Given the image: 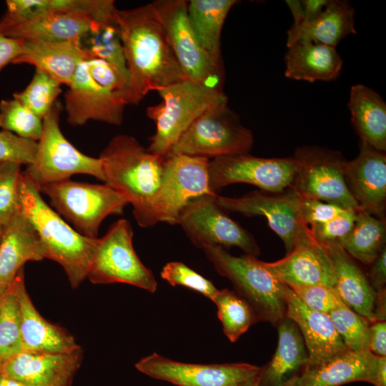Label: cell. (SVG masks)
Returning a JSON list of instances; mask_svg holds the SVG:
<instances>
[{
    "label": "cell",
    "mask_w": 386,
    "mask_h": 386,
    "mask_svg": "<svg viewBox=\"0 0 386 386\" xmlns=\"http://www.w3.org/2000/svg\"><path fill=\"white\" fill-rule=\"evenodd\" d=\"M84 39L87 41L84 46L91 56L105 61L117 71L127 88L129 102V79L116 18L102 24Z\"/></svg>",
    "instance_id": "cell-35"
},
{
    "label": "cell",
    "mask_w": 386,
    "mask_h": 386,
    "mask_svg": "<svg viewBox=\"0 0 386 386\" xmlns=\"http://www.w3.org/2000/svg\"><path fill=\"white\" fill-rule=\"evenodd\" d=\"M116 21L129 79V104H138L149 91L187 79L152 2L117 9Z\"/></svg>",
    "instance_id": "cell-1"
},
{
    "label": "cell",
    "mask_w": 386,
    "mask_h": 386,
    "mask_svg": "<svg viewBox=\"0 0 386 386\" xmlns=\"http://www.w3.org/2000/svg\"><path fill=\"white\" fill-rule=\"evenodd\" d=\"M209 159L183 154L167 155L161 184L139 208L133 210L141 227L159 222L177 224L179 214L194 198L212 192L209 186Z\"/></svg>",
    "instance_id": "cell-6"
},
{
    "label": "cell",
    "mask_w": 386,
    "mask_h": 386,
    "mask_svg": "<svg viewBox=\"0 0 386 386\" xmlns=\"http://www.w3.org/2000/svg\"><path fill=\"white\" fill-rule=\"evenodd\" d=\"M24 40L9 37L0 29V71L22 52Z\"/></svg>",
    "instance_id": "cell-48"
},
{
    "label": "cell",
    "mask_w": 386,
    "mask_h": 386,
    "mask_svg": "<svg viewBox=\"0 0 386 386\" xmlns=\"http://www.w3.org/2000/svg\"><path fill=\"white\" fill-rule=\"evenodd\" d=\"M21 165L0 163V225L5 226L20 209L19 184Z\"/></svg>",
    "instance_id": "cell-41"
},
{
    "label": "cell",
    "mask_w": 386,
    "mask_h": 386,
    "mask_svg": "<svg viewBox=\"0 0 386 386\" xmlns=\"http://www.w3.org/2000/svg\"><path fill=\"white\" fill-rule=\"evenodd\" d=\"M356 212L347 209L343 214L327 222L308 227L312 236L323 245L332 242L340 243L351 231Z\"/></svg>",
    "instance_id": "cell-45"
},
{
    "label": "cell",
    "mask_w": 386,
    "mask_h": 386,
    "mask_svg": "<svg viewBox=\"0 0 386 386\" xmlns=\"http://www.w3.org/2000/svg\"><path fill=\"white\" fill-rule=\"evenodd\" d=\"M3 233H4V226L0 225V244H1V242Z\"/></svg>",
    "instance_id": "cell-56"
},
{
    "label": "cell",
    "mask_w": 386,
    "mask_h": 386,
    "mask_svg": "<svg viewBox=\"0 0 386 386\" xmlns=\"http://www.w3.org/2000/svg\"><path fill=\"white\" fill-rule=\"evenodd\" d=\"M297 171L290 189L298 195L357 211L345 177L346 160L337 151L317 146L298 147Z\"/></svg>",
    "instance_id": "cell-12"
},
{
    "label": "cell",
    "mask_w": 386,
    "mask_h": 386,
    "mask_svg": "<svg viewBox=\"0 0 386 386\" xmlns=\"http://www.w3.org/2000/svg\"><path fill=\"white\" fill-rule=\"evenodd\" d=\"M12 283L19 304L23 351L64 353L81 347L71 334L47 321L37 311L26 289L24 267Z\"/></svg>",
    "instance_id": "cell-22"
},
{
    "label": "cell",
    "mask_w": 386,
    "mask_h": 386,
    "mask_svg": "<svg viewBox=\"0 0 386 386\" xmlns=\"http://www.w3.org/2000/svg\"><path fill=\"white\" fill-rule=\"evenodd\" d=\"M83 355L81 347L64 353L23 351L2 363L1 374L26 386H71Z\"/></svg>",
    "instance_id": "cell-19"
},
{
    "label": "cell",
    "mask_w": 386,
    "mask_h": 386,
    "mask_svg": "<svg viewBox=\"0 0 386 386\" xmlns=\"http://www.w3.org/2000/svg\"><path fill=\"white\" fill-rule=\"evenodd\" d=\"M0 386H26L23 383L6 377L0 373Z\"/></svg>",
    "instance_id": "cell-54"
},
{
    "label": "cell",
    "mask_w": 386,
    "mask_h": 386,
    "mask_svg": "<svg viewBox=\"0 0 386 386\" xmlns=\"http://www.w3.org/2000/svg\"><path fill=\"white\" fill-rule=\"evenodd\" d=\"M345 346L352 351H368L370 321L342 301L329 314Z\"/></svg>",
    "instance_id": "cell-39"
},
{
    "label": "cell",
    "mask_w": 386,
    "mask_h": 386,
    "mask_svg": "<svg viewBox=\"0 0 386 386\" xmlns=\"http://www.w3.org/2000/svg\"><path fill=\"white\" fill-rule=\"evenodd\" d=\"M128 102L127 88L117 71L94 57L79 63L64 94L67 122L72 126L91 120L120 125Z\"/></svg>",
    "instance_id": "cell-3"
},
{
    "label": "cell",
    "mask_w": 386,
    "mask_h": 386,
    "mask_svg": "<svg viewBox=\"0 0 386 386\" xmlns=\"http://www.w3.org/2000/svg\"><path fill=\"white\" fill-rule=\"evenodd\" d=\"M297 197L302 218L308 227L327 222L349 209L318 199L306 198L298 194Z\"/></svg>",
    "instance_id": "cell-46"
},
{
    "label": "cell",
    "mask_w": 386,
    "mask_h": 386,
    "mask_svg": "<svg viewBox=\"0 0 386 386\" xmlns=\"http://www.w3.org/2000/svg\"><path fill=\"white\" fill-rule=\"evenodd\" d=\"M253 144L251 130L242 124L237 113L224 104L208 109L195 119L167 155L183 154L212 159L249 154Z\"/></svg>",
    "instance_id": "cell-9"
},
{
    "label": "cell",
    "mask_w": 386,
    "mask_h": 386,
    "mask_svg": "<svg viewBox=\"0 0 386 386\" xmlns=\"http://www.w3.org/2000/svg\"><path fill=\"white\" fill-rule=\"evenodd\" d=\"M44 258V248L36 231L19 209L4 227L0 244V287H7L26 262Z\"/></svg>",
    "instance_id": "cell-26"
},
{
    "label": "cell",
    "mask_w": 386,
    "mask_h": 386,
    "mask_svg": "<svg viewBox=\"0 0 386 386\" xmlns=\"http://www.w3.org/2000/svg\"><path fill=\"white\" fill-rule=\"evenodd\" d=\"M284 61L287 78L311 83L336 79L343 64L336 47L310 41L287 47Z\"/></svg>",
    "instance_id": "cell-30"
},
{
    "label": "cell",
    "mask_w": 386,
    "mask_h": 386,
    "mask_svg": "<svg viewBox=\"0 0 386 386\" xmlns=\"http://www.w3.org/2000/svg\"><path fill=\"white\" fill-rule=\"evenodd\" d=\"M374 386H386V357H378Z\"/></svg>",
    "instance_id": "cell-52"
},
{
    "label": "cell",
    "mask_w": 386,
    "mask_h": 386,
    "mask_svg": "<svg viewBox=\"0 0 386 386\" xmlns=\"http://www.w3.org/2000/svg\"><path fill=\"white\" fill-rule=\"evenodd\" d=\"M348 108L360 141L385 152L386 104L382 98L373 89L355 84L350 91Z\"/></svg>",
    "instance_id": "cell-32"
},
{
    "label": "cell",
    "mask_w": 386,
    "mask_h": 386,
    "mask_svg": "<svg viewBox=\"0 0 386 386\" xmlns=\"http://www.w3.org/2000/svg\"><path fill=\"white\" fill-rule=\"evenodd\" d=\"M375 321H385L386 318V291L377 292L375 308Z\"/></svg>",
    "instance_id": "cell-51"
},
{
    "label": "cell",
    "mask_w": 386,
    "mask_h": 386,
    "mask_svg": "<svg viewBox=\"0 0 386 386\" xmlns=\"http://www.w3.org/2000/svg\"><path fill=\"white\" fill-rule=\"evenodd\" d=\"M106 184L137 209L158 189L165 157L155 155L134 137H114L100 154Z\"/></svg>",
    "instance_id": "cell-5"
},
{
    "label": "cell",
    "mask_w": 386,
    "mask_h": 386,
    "mask_svg": "<svg viewBox=\"0 0 386 386\" xmlns=\"http://www.w3.org/2000/svg\"><path fill=\"white\" fill-rule=\"evenodd\" d=\"M371 265L367 278L373 290L378 292L385 290L386 248L385 247Z\"/></svg>",
    "instance_id": "cell-49"
},
{
    "label": "cell",
    "mask_w": 386,
    "mask_h": 386,
    "mask_svg": "<svg viewBox=\"0 0 386 386\" xmlns=\"http://www.w3.org/2000/svg\"><path fill=\"white\" fill-rule=\"evenodd\" d=\"M385 219L359 209L351 231L340 244L352 258L370 265L385 247Z\"/></svg>",
    "instance_id": "cell-33"
},
{
    "label": "cell",
    "mask_w": 386,
    "mask_h": 386,
    "mask_svg": "<svg viewBox=\"0 0 386 386\" xmlns=\"http://www.w3.org/2000/svg\"><path fill=\"white\" fill-rule=\"evenodd\" d=\"M146 375L177 386H242L258 380L261 367L248 363L194 364L154 352L135 364Z\"/></svg>",
    "instance_id": "cell-17"
},
{
    "label": "cell",
    "mask_w": 386,
    "mask_h": 386,
    "mask_svg": "<svg viewBox=\"0 0 386 386\" xmlns=\"http://www.w3.org/2000/svg\"><path fill=\"white\" fill-rule=\"evenodd\" d=\"M301 2L303 8V21L302 23H304L310 21L316 16H317L320 13H321L328 4L329 1L304 0L301 1Z\"/></svg>",
    "instance_id": "cell-50"
},
{
    "label": "cell",
    "mask_w": 386,
    "mask_h": 386,
    "mask_svg": "<svg viewBox=\"0 0 386 386\" xmlns=\"http://www.w3.org/2000/svg\"><path fill=\"white\" fill-rule=\"evenodd\" d=\"M161 277L172 286H183L212 300L218 289L212 281L181 262H169L162 268Z\"/></svg>",
    "instance_id": "cell-42"
},
{
    "label": "cell",
    "mask_w": 386,
    "mask_h": 386,
    "mask_svg": "<svg viewBox=\"0 0 386 386\" xmlns=\"http://www.w3.org/2000/svg\"><path fill=\"white\" fill-rule=\"evenodd\" d=\"M328 250L334 265L336 284L335 290L341 300L351 310L375 322V308L377 292L367 277L340 243L324 245Z\"/></svg>",
    "instance_id": "cell-28"
},
{
    "label": "cell",
    "mask_w": 386,
    "mask_h": 386,
    "mask_svg": "<svg viewBox=\"0 0 386 386\" xmlns=\"http://www.w3.org/2000/svg\"><path fill=\"white\" fill-rule=\"evenodd\" d=\"M19 194L20 209L36 231L45 258L59 264L71 287H78L87 277L98 238L85 237L70 227L45 202L38 187L23 172Z\"/></svg>",
    "instance_id": "cell-2"
},
{
    "label": "cell",
    "mask_w": 386,
    "mask_h": 386,
    "mask_svg": "<svg viewBox=\"0 0 386 386\" xmlns=\"http://www.w3.org/2000/svg\"><path fill=\"white\" fill-rule=\"evenodd\" d=\"M37 142L26 139L6 130L0 131V163L31 164L37 151Z\"/></svg>",
    "instance_id": "cell-43"
},
{
    "label": "cell",
    "mask_w": 386,
    "mask_h": 386,
    "mask_svg": "<svg viewBox=\"0 0 386 386\" xmlns=\"http://www.w3.org/2000/svg\"><path fill=\"white\" fill-rule=\"evenodd\" d=\"M203 251L216 271L228 278L234 291L252 307L259 321L274 327L285 317L286 285L257 257H235L219 246H207Z\"/></svg>",
    "instance_id": "cell-7"
},
{
    "label": "cell",
    "mask_w": 386,
    "mask_h": 386,
    "mask_svg": "<svg viewBox=\"0 0 386 386\" xmlns=\"http://www.w3.org/2000/svg\"><path fill=\"white\" fill-rule=\"evenodd\" d=\"M227 337L234 342L254 324L259 322L252 307L235 291L218 290L212 300Z\"/></svg>",
    "instance_id": "cell-34"
},
{
    "label": "cell",
    "mask_w": 386,
    "mask_h": 386,
    "mask_svg": "<svg viewBox=\"0 0 386 386\" xmlns=\"http://www.w3.org/2000/svg\"><path fill=\"white\" fill-rule=\"evenodd\" d=\"M297 171L294 157L262 158L249 154L219 157L209 160V186L217 194L236 183H246L270 193H282L292 186Z\"/></svg>",
    "instance_id": "cell-14"
},
{
    "label": "cell",
    "mask_w": 386,
    "mask_h": 386,
    "mask_svg": "<svg viewBox=\"0 0 386 386\" xmlns=\"http://www.w3.org/2000/svg\"><path fill=\"white\" fill-rule=\"evenodd\" d=\"M59 214L63 215L81 234L96 238L103 220L120 214L129 204L121 194L109 185L65 179L40 187Z\"/></svg>",
    "instance_id": "cell-10"
},
{
    "label": "cell",
    "mask_w": 386,
    "mask_h": 386,
    "mask_svg": "<svg viewBox=\"0 0 386 386\" xmlns=\"http://www.w3.org/2000/svg\"><path fill=\"white\" fill-rule=\"evenodd\" d=\"M286 3L294 19L293 25L301 24L303 21V8L301 1H286Z\"/></svg>",
    "instance_id": "cell-53"
},
{
    "label": "cell",
    "mask_w": 386,
    "mask_h": 386,
    "mask_svg": "<svg viewBox=\"0 0 386 386\" xmlns=\"http://www.w3.org/2000/svg\"><path fill=\"white\" fill-rule=\"evenodd\" d=\"M355 33V10L350 4L332 0L310 21L291 26L287 31V47L297 41L336 47L345 37Z\"/></svg>",
    "instance_id": "cell-29"
},
{
    "label": "cell",
    "mask_w": 386,
    "mask_h": 386,
    "mask_svg": "<svg viewBox=\"0 0 386 386\" xmlns=\"http://www.w3.org/2000/svg\"><path fill=\"white\" fill-rule=\"evenodd\" d=\"M378 357L369 351L345 350L316 364H307L288 386H340L353 382L373 384Z\"/></svg>",
    "instance_id": "cell-23"
},
{
    "label": "cell",
    "mask_w": 386,
    "mask_h": 386,
    "mask_svg": "<svg viewBox=\"0 0 386 386\" xmlns=\"http://www.w3.org/2000/svg\"><path fill=\"white\" fill-rule=\"evenodd\" d=\"M263 264L290 288L322 284L335 289L336 284L330 253L312 234L297 244L284 257Z\"/></svg>",
    "instance_id": "cell-20"
},
{
    "label": "cell",
    "mask_w": 386,
    "mask_h": 386,
    "mask_svg": "<svg viewBox=\"0 0 386 386\" xmlns=\"http://www.w3.org/2000/svg\"><path fill=\"white\" fill-rule=\"evenodd\" d=\"M92 58L81 39L68 41L24 40L22 52L12 64L34 65L60 84L70 85L76 68L84 59Z\"/></svg>",
    "instance_id": "cell-25"
},
{
    "label": "cell",
    "mask_w": 386,
    "mask_h": 386,
    "mask_svg": "<svg viewBox=\"0 0 386 386\" xmlns=\"http://www.w3.org/2000/svg\"><path fill=\"white\" fill-rule=\"evenodd\" d=\"M61 93V84L44 71L36 69L27 86L13 94L35 114L43 119L48 114Z\"/></svg>",
    "instance_id": "cell-38"
},
{
    "label": "cell",
    "mask_w": 386,
    "mask_h": 386,
    "mask_svg": "<svg viewBox=\"0 0 386 386\" xmlns=\"http://www.w3.org/2000/svg\"><path fill=\"white\" fill-rule=\"evenodd\" d=\"M116 10L114 1L93 0L86 9L45 14L1 31L23 40H81L102 24L114 20Z\"/></svg>",
    "instance_id": "cell-18"
},
{
    "label": "cell",
    "mask_w": 386,
    "mask_h": 386,
    "mask_svg": "<svg viewBox=\"0 0 386 386\" xmlns=\"http://www.w3.org/2000/svg\"><path fill=\"white\" fill-rule=\"evenodd\" d=\"M6 288H1L0 287V300H1V296L4 292V290H6Z\"/></svg>",
    "instance_id": "cell-57"
},
{
    "label": "cell",
    "mask_w": 386,
    "mask_h": 386,
    "mask_svg": "<svg viewBox=\"0 0 386 386\" xmlns=\"http://www.w3.org/2000/svg\"><path fill=\"white\" fill-rule=\"evenodd\" d=\"M6 11L0 19L4 29L45 14L83 9L86 0H8Z\"/></svg>",
    "instance_id": "cell-37"
},
{
    "label": "cell",
    "mask_w": 386,
    "mask_h": 386,
    "mask_svg": "<svg viewBox=\"0 0 386 386\" xmlns=\"http://www.w3.org/2000/svg\"><path fill=\"white\" fill-rule=\"evenodd\" d=\"M285 317L297 325L305 341L308 364L320 362L347 350L328 314L313 310L305 305L286 285Z\"/></svg>",
    "instance_id": "cell-24"
},
{
    "label": "cell",
    "mask_w": 386,
    "mask_h": 386,
    "mask_svg": "<svg viewBox=\"0 0 386 386\" xmlns=\"http://www.w3.org/2000/svg\"><path fill=\"white\" fill-rule=\"evenodd\" d=\"M236 0H190L187 16L190 26L212 64L223 72L221 52L222 29Z\"/></svg>",
    "instance_id": "cell-31"
},
{
    "label": "cell",
    "mask_w": 386,
    "mask_h": 386,
    "mask_svg": "<svg viewBox=\"0 0 386 386\" xmlns=\"http://www.w3.org/2000/svg\"><path fill=\"white\" fill-rule=\"evenodd\" d=\"M0 128L17 136L38 142L43 130V119L13 98L0 102Z\"/></svg>",
    "instance_id": "cell-40"
},
{
    "label": "cell",
    "mask_w": 386,
    "mask_h": 386,
    "mask_svg": "<svg viewBox=\"0 0 386 386\" xmlns=\"http://www.w3.org/2000/svg\"><path fill=\"white\" fill-rule=\"evenodd\" d=\"M155 8L169 45L187 79L222 87L223 72L212 63L199 45L187 16V0H156Z\"/></svg>",
    "instance_id": "cell-15"
},
{
    "label": "cell",
    "mask_w": 386,
    "mask_h": 386,
    "mask_svg": "<svg viewBox=\"0 0 386 386\" xmlns=\"http://www.w3.org/2000/svg\"><path fill=\"white\" fill-rule=\"evenodd\" d=\"M23 352L19 304L12 281L0 300V360Z\"/></svg>",
    "instance_id": "cell-36"
},
{
    "label": "cell",
    "mask_w": 386,
    "mask_h": 386,
    "mask_svg": "<svg viewBox=\"0 0 386 386\" xmlns=\"http://www.w3.org/2000/svg\"><path fill=\"white\" fill-rule=\"evenodd\" d=\"M347 187L360 209L381 219L386 209V155L360 141L358 155L346 162Z\"/></svg>",
    "instance_id": "cell-21"
},
{
    "label": "cell",
    "mask_w": 386,
    "mask_h": 386,
    "mask_svg": "<svg viewBox=\"0 0 386 386\" xmlns=\"http://www.w3.org/2000/svg\"><path fill=\"white\" fill-rule=\"evenodd\" d=\"M133 235L131 223L120 219L104 237L98 238L86 277L91 283H124L151 293L156 292L155 277L137 254Z\"/></svg>",
    "instance_id": "cell-11"
},
{
    "label": "cell",
    "mask_w": 386,
    "mask_h": 386,
    "mask_svg": "<svg viewBox=\"0 0 386 386\" xmlns=\"http://www.w3.org/2000/svg\"><path fill=\"white\" fill-rule=\"evenodd\" d=\"M216 195L207 194L192 199L179 214L177 224L199 248L237 247L247 254L259 256L260 249L254 237L218 205Z\"/></svg>",
    "instance_id": "cell-13"
},
{
    "label": "cell",
    "mask_w": 386,
    "mask_h": 386,
    "mask_svg": "<svg viewBox=\"0 0 386 386\" xmlns=\"http://www.w3.org/2000/svg\"><path fill=\"white\" fill-rule=\"evenodd\" d=\"M61 111L62 106L56 101L43 118V130L37 142L35 158L23 173L39 189L47 184L69 179L77 174L91 175L104 182L102 159L79 151L61 132Z\"/></svg>",
    "instance_id": "cell-8"
},
{
    "label": "cell",
    "mask_w": 386,
    "mask_h": 386,
    "mask_svg": "<svg viewBox=\"0 0 386 386\" xmlns=\"http://www.w3.org/2000/svg\"><path fill=\"white\" fill-rule=\"evenodd\" d=\"M216 201L225 212L264 217L270 228L282 240L287 253L311 235L302 218L297 194L290 189L282 193L252 191L239 197L217 194Z\"/></svg>",
    "instance_id": "cell-16"
},
{
    "label": "cell",
    "mask_w": 386,
    "mask_h": 386,
    "mask_svg": "<svg viewBox=\"0 0 386 386\" xmlns=\"http://www.w3.org/2000/svg\"><path fill=\"white\" fill-rule=\"evenodd\" d=\"M2 363H3V362L0 360V373H1V370Z\"/></svg>",
    "instance_id": "cell-58"
},
{
    "label": "cell",
    "mask_w": 386,
    "mask_h": 386,
    "mask_svg": "<svg viewBox=\"0 0 386 386\" xmlns=\"http://www.w3.org/2000/svg\"><path fill=\"white\" fill-rule=\"evenodd\" d=\"M310 309L329 314L342 301L334 288L314 284L290 288Z\"/></svg>",
    "instance_id": "cell-44"
},
{
    "label": "cell",
    "mask_w": 386,
    "mask_h": 386,
    "mask_svg": "<svg viewBox=\"0 0 386 386\" xmlns=\"http://www.w3.org/2000/svg\"><path fill=\"white\" fill-rule=\"evenodd\" d=\"M367 350L376 357H386L385 321H375L370 323Z\"/></svg>",
    "instance_id": "cell-47"
},
{
    "label": "cell",
    "mask_w": 386,
    "mask_h": 386,
    "mask_svg": "<svg viewBox=\"0 0 386 386\" xmlns=\"http://www.w3.org/2000/svg\"><path fill=\"white\" fill-rule=\"evenodd\" d=\"M242 386H259L258 385V380L244 385Z\"/></svg>",
    "instance_id": "cell-55"
},
{
    "label": "cell",
    "mask_w": 386,
    "mask_h": 386,
    "mask_svg": "<svg viewBox=\"0 0 386 386\" xmlns=\"http://www.w3.org/2000/svg\"><path fill=\"white\" fill-rule=\"evenodd\" d=\"M277 327V347L271 360L261 369L259 386H288L308 364V352L296 323L285 317Z\"/></svg>",
    "instance_id": "cell-27"
},
{
    "label": "cell",
    "mask_w": 386,
    "mask_h": 386,
    "mask_svg": "<svg viewBox=\"0 0 386 386\" xmlns=\"http://www.w3.org/2000/svg\"><path fill=\"white\" fill-rule=\"evenodd\" d=\"M162 102L147 108L156 124L148 150L165 157L180 136L199 116L214 107L227 104L222 87L185 79L157 91Z\"/></svg>",
    "instance_id": "cell-4"
}]
</instances>
